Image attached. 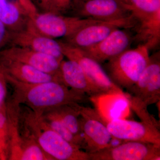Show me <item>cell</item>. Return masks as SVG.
Listing matches in <instances>:
<instances>
[{"label": "cell", "instance_id": "cell-1", "mask_svg": "<svg viewBox=\"0 0 160 160\" xmlns=\"http://www.w3.org/2000/svg\"><path fill=\"white\" fill-rule=\"evenodd\" d=\"M6 75L13 91L12 101L20 106L24 105L37 114L42 115L63 105L88 102L91 100L87 95L57 81L29 84Z\"/></svg>", "mask_w": 160, "mask_h": 160}, {"label": "cell", "instance_id": "cell-2", "mask_svg": "<svg viewBox=\"0 0 160 160\" xmlns=\"http://www.w3.org/2000/svg\"><path fill=\"white\" fill-rule=\"evenodd\" d=\"M21 129L32 136L54 160H89L88 152L64 139L52 129L42 115L20 106Z\"/></svg>", "mask_w": 160, "mask_h": 160}, {"label": "cell", "instance_id": "cell-3", "mask_svg": "<svg viewBox=\"0 0 160 160\" xmlns=\"http://www.w3.org/2000/svg\"><path fill=\"white\" fill-rule=\"evenodd\" d=\"M149 49L139 44L107 61L106 72L112 81L122 89H127L137 82L150 59Z\"/></svg>", "mask_w": 160, "mask_h": 160}, {"label": "cell", "instance_id": "cell-4", "mask_svg": "<svg viewBox=\"0 0 160 160\" xmlns=\"http://www.w3.org/2000/svg\"><path fill=\"white\" fill-rule=\"evenodd\" d=\"M98 21L75 16L38 11L29 17V23L39 33L56 39L66 38L83 26Z\"/></svg>", "mask_w": 160, "mask_h": 160}, {"label": "cell", "instance_id": "cell-5", "mask_svg": "<svg viewBox=\"0 0 160 160\" xmlns=\"http://www.w3.org/2000/svg\"><path fill=\"white\" fill-rule=\"evenodd\" d=\"M60 42L64 57L76 62L106 96L119 97L124 99L125 92L112 81L101 64L88 56L82 49L63 41Z\"/></svg>", "mask_w": 160, "mask_h": 160}, {"label": "cell", "instance_id": "cell-6", "mask_svg": "<svg viewBox=\"0 0 160 160\" xmlns=\"http://www.w3.org/2000/svg\"><path fill=\"white\" fill-rule=\"evenodd\" d=\"M80 122L85 142V151L93 153L112 146V136L101 113L94 109L79 105Z\"/></svg>", "mask_w": 160, "mask_h": 160}, {"label": "cell", "instance_id": "cell-7", "mask_svg": "<svg viewBox=\"0 0 160 160\" xmlns=\"http://www.w3.org/2000/svg\"><path fill=\"white\" fill-rule=\"evenodd\" d=\"M133 16L114 21H98L80 28L63 42L80 49L89 48L100 42L115 29H129L136 24Z\"/></svg>", "mask_w": 160, "mask_h": 160}, {"label": "cell", "instance_id": "cell-8", "mask_svg": "<svg viewBox=\"0 0 160 160\" xmlns=\"http://www.w3.org/2000/svg\"><path fill=\"white\" fill-rule=\"evenodd\" d=\"M89 160H160V146L136 141H124L88 153Z\"/></svg>", "mask_w": 160, "mask_h": 160}, {"label": "cell", "instance_id": "cell-9", "mask_svg": "<svg viewBox=\"0 0 160 160\" xmlns=\"http://www.w3.org/2000/svg\"><path fill=\"white\" fill-rule=\"evenodd\" d=\"M75 16L101 21L123 19L132 15L122 0H76L72 8Z\"/></svg>", "mask_w": 160, "mask_h": 160}, {"label": "cell", "instance_id": "cell-10", "mask_svg": "<svg viewBox=\"0 0 160 160\" xmlns=\"http://www.w3.org/2000/svg\"><path fill=\"white\" fill-rule=\"evenodd\" d=\"M103 121L113 138L123 141H136L160 146V129L144 122L116 118Z\"/></svg>", "mask_w": 160, "mask_h": 160}, {"label": "cell", "instance_id": "cell-11", "mask_svg": "<svg viewBox=\"0 0 160 160\" xmlns=\"http://www.w3.org/2000/svg\"><path fill=\"white\" fill-rule=\"evenodd\" d=\"M126 92L147 107L160 101L159 52L150 56L148 65L133 86Z\"/></svg>", "mask_w": 160, "mask_h": 160}, {"label": "cell", "instance_id": "cell-12", "mask_svg": "<svg viewBox=\"0 0 160 160\" xmlns=\"http://www.w3.org/2000/svg\"><path fill=\"white\" fill-rule=\"evenodd\" d=\"M127 29H115L96 45L81 49L100 64L107 62L129 49L134 37Z\"/></svg>", "mask_w": 160, "mask_h": 160}, {"label": "cell", "instance_id": "cell-13", "mask_svg": "<svg viewBox=\"0 0 160 160\" xmlns=\"http://www.w3.org/2000/svg\"><path fill=\"white\" fill-rule=\"evenodd\" d=\"M9 43L11 46L29 48L52 56L61 61L65 58L60 41L39 33L30 25L29 22L25 29L10 32Z\"/></svg>", "mask_w": 160, "mask_h": 160}, {"label": "cell", "instance_id": "cell-14", "mask_svg": "<svg viewBox=\"0 0 160 160\" xmlns=\"http://www.w3.org/2000/svg\"><path fill=\"white\" fill-rule=\"evenodd\" d=\"M0 57L25 63L60 78L59 67L62 61L52 56L29 48L11 46L0 51Z\"/></svg>", "mask_w": 160, "mask_h": 160}, {"label": "cell", "instance_id": "cell-15", "mask_svg": "<svg viewBox=\"0 0 160 160\" xmlns=\"http://www.w3.org/2000/svg\"><path fill=\"white\" fill-rule=\"evenodd\" d=\"M59 77L61 82L68 88L86 94L91 98L106 96L89 79L81 66L72 60L63 59L61 62Z\"/></svg>", "mask_w": 160, "mask_h": 160}, {"label": "cell", "instance_id": "cell-16", "mask_svg": "<svg viewBox=\"0 0 160 160\" xmlns=\"http://www.w3.org/2000/svg\"><path fill=\"white\" fill-rule=\"evenodd\" d=\"M0 67L5 74L22 82L36 84L50 81L61 82L57 76L43 72L25 63L5 58L0 57Z\"/></svg>", "mask_w": 160, "mask_h": 160}, {"label": "cell", "instance_id": "cell-17", "mask_svg": "<svg viewBox=\"0 0 160 160\" xmlns=\"http://www.w3.org/2000/svg\"><path fill=\"white\" fill-rule=\"evenodd\" d=\"M29 13L19 3L10 0H0V21L10 32L27 27Z\"/></svg>", "mask_w": 160, "mask_h": 160}, {"label": "cell", "instance_id": "cell-18", "mask_svg": "<svg viewBox=\"0 0 160 160\" xmlns=\"http://www.w3.org/2000/svg\"><path fill=\"white\" fill-rule=\"evenodd\" d=\"M137 22L138 26L134 40L149 50L157 46L160 40V11L137 20Z\"/></svg>", "mask_w": 160, "mask_h": 160}, {"label": "cell", "instance_id": "cell-19", "mask_svg": "<svg viewBox=\"0 0 160 160\" xmlns=\"http://www.w3.org/2000/svg\"><path fill=\"white\" fill-rule=\"evenodd\" d=\"M79 105V104L63 105L49 111L59 119L75 136L84 140L80 125Z\"/></svg>", "mask_w": 160, "mask_h": 160}, {"label": "cell", "instance_id": "cell-20", "mask_svg": "<svg viewBox=\"0 0 160 160\" xmlns=\"http://www.w3.org/2000/svg\"><path fill=\"white\" fill-rule=\"evenodd\" d=\"M42 115L52 129L64 139L80 149H85L84 140L75 136L51 111L46 112Z\"/></svg>", "mask_w": 160, "mask_h": 160}, {"label": "cell", "instance_id": "cell-21", "mask_svg": "<svg viewBox=\"0 0 160 160\" xmlns=\"http://www.w3.org/2000/svg\"><path fill=\"white\" fill-rule=\"evenodd\" d=\"M25 133L26 138L18 160H54L42 149L34 138Z\"/></svg>", "mask_w": 160, "mask_h": 160}, {"label": "cell", "instance_id": "cell-22", "mask_svg": "<svg viewBox=\"0 0 160 160\" xmlns=\"http://www.w3.org/2000/svg\"><path fill=\"white\" fill-rule=\"evenodd\" d=\"M129 6L136 20L160 11V0H122Z\"/></svg>", "mask_w": 160, "mask_h": 160}, {"label": "cell", "instance_id": "cell-23", "mask_svg": "<svg viewBox=\"0 0 160 160\" xmlns=\"http://www.w3.org/2000/svg\"><path fill=\"white\" fill-rule=\"evenodd\" d=\"M125 99L128 102L141 121L160 129V123L148 110V107L143 105L129 93L125 92Z\"/></svg>", "mask_w": 160, "mask_h": 160}, {"label": "cell", "instance_id": "cell-24", "mask_svg": "<svg viewBox=\"0 0 160 160\" xmlns=\"http://www.w3.org/2000/svg\"><path fill=\"white\" fill-rule=\"evenodd\" d=\"M9 151V123L6 107L0 110V160H8Z\"/></svg>", "mask_w": 160, "mask_h": 160}, {"label": "cell", "instance_id": "cell-25", "mask_svg": "<svg viewBox=\"0 0 160 160\" xmlns=\"http://www.w3.org/2000/svg\"><path fill=\"white\" fill-rule=\"evenodd\" d=\"M76 0H50L49 12L63 14L72 9Z\"/></svg>", "mask_w": 160, "mask_h": 160}, {"label": "cell", "instance_id": "cell-26", "mask_svg": "<svg viewBox=\"0 0 160 160\" xmlns=\"http://www.w3.org/2000/svg\"><path fill=\"white\" fill-rule=\"evenodd\" d=\"M7 84L6 74L0 67V110L6 109Z\"/></svg>", "mask_w": 160, "mask_h": 160}, {"label": "cell", "instance_id": "cell-27", "mask_svg": "<svg viewBox=\"0 0 160 160\" xmlns=\"http://www.w3.org/2000/svg\"><path fill=\"white\" fill-rule=\"evenodd\" d=\"M10 32L0 21V51L5 45L9 43Z\"/></svg>", "mask_w": 160, "mask_h": 160}, {"label": "cell", "instance_id": "cell-28", "mask_svg": "<svg viewBox=\"0 0 160 160\" xmlns=\"http://www.w3.org/2000/svg\"><path fill=\"white\" fill-rule=\"evenodd\" d=\"M35 6L40 8L43 12H49L50 0H31Z\"/></svg>", "mask_w": 160, "mask_h": 160}, {"label": "cell", "instance_id": "cell-29", "mask_svg": "<svg viewBox=\"0 0 160 160\" xmlns=\"http://www.w3.org/2000/svg\"><path fill=\"white\" fill-rule=\"evenodd\" d=\"M19 2L29 13L34 12L36 10V7L31 0H16Z\"/></svg>", "mask_w": 160, "mask_h": 160}]
</instances>
